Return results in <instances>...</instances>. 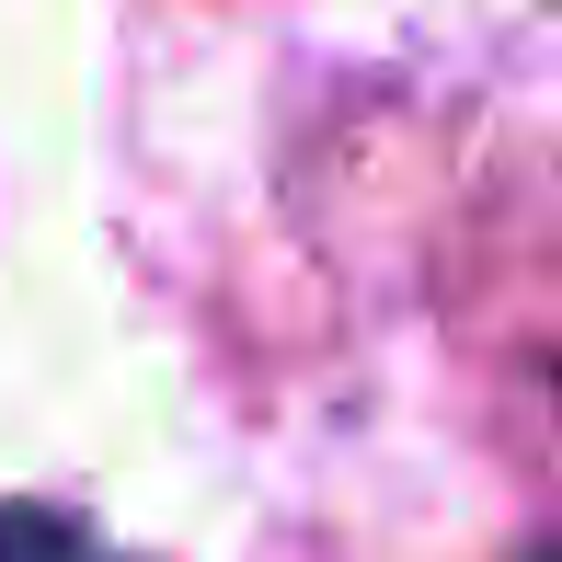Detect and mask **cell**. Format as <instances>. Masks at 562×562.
<instances>
[{"instance_id":"6da1fadb","label":"cell","mask_w":562,"mask_h":562,"mask_svg":"<svg viewBox=\"0 0 562 562\" xmlns=\"http://www.w3.org/2000/svg\"><path fill=\"white\" fill-rule=\"evenodd\" d=\"M0 562H115V551H92L69 517H35V505H0Z\"/></svg>"}]
</instances>
